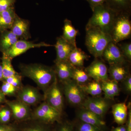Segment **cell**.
I'll list each match as a JSON object with an SVG mask.
<instances>
[{
    "label": "cell",
    "mask_w": 131,
    "mask_h": 131,
    "mask_svg": "<svg viewBox=\"0 0 131 131\" xmlns=\"http://www.w3.org/2000/svg\"><path fill=\"white\" fill-rule=\"evenodd\" d=\"M19 68L21 75L34 81L43 93L57 78L54 68L44 64H21Z\"/></svg>",
    "instance_id": "cell-1"
},
{
    "label": "cell",
    "mask_w": 131,
    "mask_h": 131,
    "mask_svg": "<svg viewBox=\"0 0 131 131\" xmlns=\"http://www.w3.org/2000/svg\"><path fill=\"white\" fill-rule=\"evenodd\" d=\"M93 14L89 20L86 28H98L110 35L117 14L105 3L95 7Z\"/></svg>",
    "instance_id": "cell-2"
},
{
    "label": "cell",
    "mask_w": 131,
    "mask_h": 131,
    "mask_svg": "<svg viewBox=\"0 0 131 131\" xmlns=\"http://www.w3.org/2000/svg\"><path fill=\"white\" fill-rule=\"evenodd\" d=\"M86 30L85 44L88 50L95 58L101 57L107 45L112 41L111 35L94 27Z\"/></svg>",
    "instance_id": "cell-3"
},
{
    "label": "cell",
    "mask_w": 131,
    "mask_h": 131,
    "mask_svg": "<svg viewBox=\"0 0 131 131\" xmlns=\"http://www.w3.org/2000/svg\"><path fill=\"white\" fill-rule=\"evenodd\" d=\"M31 119L53 125L62 120V113L43 101L32 110Z\"/></svg>",
    "instance_id": "cell-4"
},
{
    "label": "cell",
    "mask_w": 131,
    "mask_h": 131,
    "mask_svg": "<svg viewBox=\"0 0 131 131\" xmlns=\"http://www.w3.org/2000/svg\"><path fill=\"white\" fill-rule=\"evenodd\" d=\"M128 13L117 14L115 17L111 35L115 44L129 38L131 34V23Z\"/></svg>",
    "instance_id": "cell-5"
},
{
    "label": "cell",
    "mask_w": 131,
    "mask_h": 131,
    "mask_svg": "<svg viewBox=\"0 0 131 131\" xmlns=\"http://www.w3.org/2000/svg\"><path fill=\"white\" fill-rule=\"evenodd\" d=\"M44 101L62 113L64 107L63 92L57 79L44 93Z\"/></svg>",
    "instance_id": "cell-6"
},
{
    "label": "cell",
    "mask_w": 131,
    "mask_h": 131,
    "mask_svg": "<svg viewBox=\"0 0 131 131\" xmlns=\"http://www.w3.org/2000/svg\"><path fill=\"white\" fill-rule=\"evenodd\" d=\"M5 104L12 111L13 122L20 123L31 119L32 110L30 106L16 99L14 100H7Z\"/></svg>",
    "instance_id": "cell-7"
},
{
    "label": "cell",
    "mask_w": 131,
    "mask_h": 131,
    "mask_svg": "<svg viewBox=\"0 0 131 131\" xmlns=\"http://www.w3.org/2000/svg\"><path fill=\"white\" fill-rule=\"evenodd\" d=\"M63 93L68 102L74 105L82 103L85 100V93L81 86L72 80L62 83Z\"/></svg>",
    "instance_id": "cell-8"
},
{
    "label": "cell",
    "mask_w": 131,
    "mask_h": 131,
    "mask_svg": "<svg viewBox=\"0 0 131 131\" xmlns=\"http://www.w3.org/2000/svg\"><path fill=\"white\" fill-rule=\"evenodd\" d=\"M16 97L30 106L37 105L44 101L43 94L38 88L30 85L23 86L18 91Z\"/></svg>",
    "instance_id": "cell-9"
},
{
    "label": "cell",
    "mask_w": 131,
    "mask_h": 131,
    "mask_svg": "<svg viewBox=\"0 0 131 131\" xmlns=\"http://www.w3.org/2000/svg\"><path fill=\"white\" fill-rule=\"evenodd\" d=\"M109 100L101 97H89L82 105L83 107L103 119L110 107Z\"/></svg>",
    "instance_id": "cell-10"
},
{
    "label": "cell",
    "mask_w": 131,
    "mask_h": 131,
    "mask_svg": "<svg viewBox=\"0 0 131 131\" xmlns=\"http://www.w3.org/2000/svg\"><path fill=\"white\" fill-rule=\"evenodd\" d=\"M51 46H52V45L45 42H42L35 43L32 42L21 39L18 40L10 49L2 54H5L13 60V59L24 54L30 49Z\"/></svg>",
    "instance_id": "cell-11"
},
{
    "label": "cell",
    "mask_w": 131,
    "mask_h": 131,
    "mask_svg": "<svg viewBox=\"0 0 131 131\" xmlns=\"http://www.w3.org/2000/svg\"><path fill=\"white\" fill-rule=\"evenodd\" d=\"M85 70L90 77L92 78L95 81L100 83L108 80L107 67L100 60H95Z\"/></svg>",
    "instance_id": "cell-12"
},
{
    "label": "cell",
    "mask_w": 131,
    "mask_h": 131,
    "mask_svg": "<svg viewBox=\"0 0 131 131\" xmlns=\"http://www.w3.org/2000/svg\"><path fill=\"white\" fill-rule=\"evenodd\" d=\"M110 64L125 63L126 59L116 44L112 41L107 45L102 56Z\"/></svg>",
    "instance_id": "cell-13"
},
{
    "label": "cell",
    "mask_w": 131,
    "mask_h": 131,
    "mask_svg": "<svg viewBox=\"0 0 131 131\" xmlns=\"http://www.w3.org/2000/svg\"><path fill=\"white\" fill-rule=\"evenodd\" d=\"M77 117L82 122L97 127L103 130H107V127L103 119L84 107L77 112Z\"/></svg>",
    "instance_id": "cell-14"
},
{
    "label": "cell",
    "mask_w": 131,
    "mask_h": 131,
    "mask_svg": "<svg viewBox=\"0 0 131 131\" xmlns=\"http://www.w3.org/2000/svg\"><path fill=\"white\" fill-rule=\"evenodd\" d=\"M54 68L57 79L62 83L72 80L73 69V66L68 60L55 61Z\"/></svg>",
    "instance_id": "cell-15"
},
{
    "label": "cell",
    "mask_w": 131,
    "mask_h": 131,
    "mask_svg": "<svg viewBox=\"0 0 131 131\" xmlns=\"http://www.w3.org/2000/svg\"><path fill=\"white\" fill-rule=\"evenodd\" d=\"M54 46L56 51V61L68 60L71 52L77 47L67 42L62 36L57 38L56 43Z\"/></svg>",
    "instance_id": "cell-16"
},
{
    "label": "cell",
    "mask_w": 131,
    "mask_h": 131,
    "mask_svg": "<svg viewBox=\"0 0 131 131\" xmlns=\"http://www.w3.org/2000/svg\"><path fill=\"white\" fill-rule=\"evenodd\" d=\"M29 22L17 15L10 30L18 38L26 40L30 38Z\"/></svg>",
    "instance_id": "cell-17"
},
{
    "label": "cell",
    "mask_w": 131,
    "mask_h": 131,
    "mask_svg": "<svg viewBox=\"0 0 131 131\" xmlns=\"http://www.w3.org/2000/svg\"><path fill=\"white\" fill-rule=\"evenodd\" d=\"M18 124V131H52L53 127V125L31 119Z\"/></svg>",
    "instance_id": "cell-18"
},
{
    "label": "cell",
    "mask_w": 131,
    "mask_h": 131,
    "mask_svg": "<svg viewBox=\"0 0 131 131\" xmlns=\"http://www.w3.org/2000/svg\"><path fill=\"white\" fill-rule=\"evenodd\" d=\"M112 108L115 122L120 125L126 123L128 114V106L126 103H116L112 106Z\"/></svg>",
    "instance_id": "cell-19"
},
{
    "label": "cell",
    "mask_w": 131,
    "mask_h": 131,
    "mask_svg": "<svg viewBox=\"0 0 131 131\" xmlns=\"http://www.w3.org/2000/svg\"><path fill=\"white\" fill-rule=\"evenodd\" d=\"M16 16L14 7L0 12V32L10 30Z\"/></svg>",
    "instance_id": "cell-20"
},
{
    "label": "cell",
    "mask_w": 131,
    "mask_h": 131,
    "mask_svg": "<svg viewBox=\"0 0 131 131\" xmlns=\"http://www.w3.org/2000/svg\"><path fill=\"white\" fill-rule=\"evenodd\" d=\"M1 33L0 51L3 53L10 49L19 38L10 30H6Z\"/></svg>",
    "instance_id": "cell-21"
},
{
    "label": "cell",
    "mask_w": 131,
    "mask_h": 131,
    "mask_svg": "<svg viewBox=\"0 0 131 131\" xmlns=\"http://www.w3.org/2000/svg\"><path fill=\"white\" fill-rule=\"evenodd\" d=\"M125 63L110 64L108 72L112 80L122 81L129 74L128 69L125 65Z\"/></svg>",
    "instance_id": "cell-22"
},
{
    "label": "cell",
    "mask_w": 131,
    "mask_h": 131,
    "mask_svg": "<svg viewBox=\"0 0 131 131\" xmlns=\"http://www.w3.org/2000/svg\"><path fill=\"white\" fill-rule=\"evenodd\" d=\"M101 85L102 91L104 93L105 98L106 99H113L115 96L119 94V89L118 82L114 80H108L102 82Z\"/></svg>",
    "instance_id": "cell-23"
},
{
    "label": "cell",
    "mask_w": 131,
    "mask_h": 131,
    "mask_svg": "<svg viewBox=\"0 0 131 131\" xmlns=\"http://www.w3.org/2000/svg\"><path fill=\"white\" fill-rule=\"evenodd\" d=\"M105 3L117 14L130 13L131 0H106Z\"/></svg>",
    "instance_id": "cell-24"
},
{
    "label": "cell",
    "mask_w": 131,
    "mask_h": 131,
    "mask_svg": "<svg viewBox=\"0 0 131 131\" xmlns=\"http://www.w3.org/2000/svg\"><path fill=\"white\" fill-rule=\"evenodd\" d=\"M64 23L62 37L67 42L77 47L76 38L78 31L73 26L71 21L69 20L66 19Z\"/></svg>",
    "instance_id": "cell-25"
},
{
    "label": "cell",
    "mask_w": 131,
    "mask_h": 131,
    "mask_svg": "<svg viewBox=\"0 0 131 131\" xmlns=\"http://www.w3.org/2000/svg\"><path fill=\"white\" fill-rule=\"evenodd\" d=\"M88 58L86 54L77 47L70 54L68 61L73 66L81 68L83 66L84 61Z\"/></svg>",
    "instance_id": "cell-26"
},
{
    "label": "cell",
    "mask_w": 131,
    "mask_h": 131,
    "mask_svg": "<svg viewBox=\"0 0 131 131\" xmlns=\"http://www.w3.org/2000/svg\"><path fill=\"white\" fill-rule=\"evenodd\" d=\"M12 59L3 54L1 58V63L2 66L3 74V80L8 78L19 74L15 70L12 64Z\"/></svg>",
    "instance_id": "cell-27"
},
{
    "label": "cell",
    "mask_w": 131,
    "mask_h": 131,
    "mask_svg": "<svg viewBox=\"0 0 131 131\" xmlns=\"http://www.w3.org/2000/svg\"><path fill=\"white\" fill-rule=\"evenodd\" d=\"M80 86L85 93L89 94L92 96H98L102 92L100 83L95 81L89 83L86 85H80Z\"/></svg>",
    "instance_id": "cell-28"
},
{
    "label": "cell",
    "mask_w": 131,
    "mask_h": 131,
    "mask_svg": "<svg viewBox=\"0 0 131 131\" xmlns=\"http://www.w3.org/2000/svg\"><path fill=\"white\" fill-rule=\"evenodd\" d=\"M90 77L85 70L81 68L74 67L73 69L72 80L78 84H83L89 81Z\"/></svg>",
    "instance_id": "cell-29"
},
{
    "label": "cell",
    "mask_w": 131,
    "mask_h": 131,
    "mask_svg": "<svg viewBox=\"0 0 131 131\" xmlns=\"http://www.w3.org/2000/svg\"><path fill=\"white\" fill-rule=\"evenodd\" d=\"M12 119V112L9 107L6 104L1 106L0 110V124H9Z\"/></svg>",
    "instance_id": "cell-30"
},
{
    "label": "cell",
    "mask_w": 131,
    "mask_h": 131,
    "mask_svg": "<svg viewBox=\"0 0 131 131\" xmlns=\"http://www.w3.org/2000/svg\"><path fill=\"white\" fill-rule=\"evenodd\" d=\"M2 82V85L1 89L5 96L16 97L20 89L14 86L5 81Z\"/></svg>",
    "instance_id": "cell-31"
},
{
    "label": "cell",
    "mask_w": 131,
    "mask_h": 131,
    "mask_svg": "<svg viewBox=\"0 0 131 131\" xmlns=\"http://www.w3.org/2000/svg\"><path fill=\"white\" fill-rule=\"evenodd\" d=\"M56 124V126L53 127L52 131H75L74 125L68 121L62 120Z\"/></svg>",
    "instance_id": "cell-32"
},
{
    "label": "cell",
    "mask_w": 131,
    "mask_h": 131,
    "mask_svg": "<svg viewBox=\"0 0 131 131\" xmlns=\"http://www.w3.org/2000/svg\"><path fill=\"white\" fill-rule=\"evenodd\" d=\"M75 131H105L98 127L81 121L76 125Z\"/></svg>",
    "instance_id": "cell-33"
},
{
    "label": "cell",
    "mask_w": 131,
    "mask_h": 131,
    "mask_svg": "<svg viewBox=\"0 0 131 131\" xmlns=\"http://www.w3.org/2000/svg\"><path fill=\"white\" fill-rule=\"evenodd\" d=\"M22 76L20 74L12 76L3 80L14 86L21 89L24 86L22 82Z\"/></svg>",
    "instance_id": "cell-34"
},
{
    "label": "cell",
    "mask_w": 131,
    "mask_h": 131,
    "mask_svg": "<svg viewBox=\"0 0 131 131\" xmlns=\"http://www.w3.org/2000/svg\"><path fill=\"white\" fill-rule=\"evenodd\" d=\"M119 49L121 51L125 59L129 61L131 60V43H125L120 45Z\"/></svg>",
    "instance_id": "cell-35"
},
{
    "label": "cell",
    "mask_w": 131,
    "mask_h": 131,
    "mask_svg": "<svg viewBox=\"0 0 131 131\" xmlns=\"http://www.w3.org/2000/svg\"><path fill=\"white\" fill-rule=\"evenodd\" d=\"M18 124L14 122L8 124H0V131H18Z\"/></svg>",
    "instance_id": "cell-36"
},
{
    "label": "cell",
    "mask_w": 131,
    "mask_h": 131,
    "mask_svg": "<svg viewBox=\"0 0 131 131\" xmlns=\"http://www.w3.org/2000/svg\"><path fill=\"white\" fill-rule=\"evenodd\" d=\"M15 0H1L0 12L6 11L11 7H13Z\"/></svg>",
    "instance_id": "cell-37"
},
{
    "label": "cell",
    "mask_w": 131,
    "mask_h": 131,
    "mask_svg": "<svg viewBox=\"0 0 131 131\" xmlns=\"http://www.w3.org/2000/svg\"><path fill=\"white\" fill-rule=\"evenodd\" d=\"M123 81H124V88L125 90L128 93H130L131 91V75L129 74Z\"/></svg>",
    "instance_id": "cell-38"
},
{
    "label": "cell",
    "mask_w": 131,
    "mask_h": 131,
    "mask_svg": "<svg viewBox=\"0 0 131 131\" xmlns=\"http://www.w3.org/2000/svg\"><path fill=\"white\" fill-rule=\"evenodd\" d=\"M88 3L91 9L100 5H103L105 2L106 0H85Z\"/></svg>",
    "instance_id": "cell-39"
},
{
    "label": "cell",
    "mask_w": 131,
    "mask_h": 131,
    "mask_svg": "<svg viewBox=\"0 0 131 131\" xmlns=\"http://www.w3.org/2000/svg\"><path fill=\"white\" fill-rule=\"evenodd\" d=\"M131 108V107H130ZM129 108L128 111V117L126 121V131H131V110Z\"/></svg>",
    "instance_id": "cell-40"
},
{
    "label": "cell",
    "mask_w": 131,
    "mask_h": 131,
    "mask_svg": "<svg viewBox=\"0 0 131 131\" xmlns=\"http://www.w3.org/2000/svg\"><path fill=\"white\" fill-rule=\"evenodd\" d=\"M126 125H121L116 127H113L112 131H126Z\"/></svg>",
    "instance_id": "cell-41"
},
{
    "label": "cell",
    "mask_w": 131,
    "mask_h": 131,
    "mask_svg": "<svg viewBox=\"0 0 131 131\" xmlns=\"http://www.w3.org/2000/svg\"><path fill=\"white\" fill-rule=\"evenodd\" d=\"M7 101V100L6 98V96L3 93L0 88V105L6 103Z\"/></svg>",
    "instance_id": "cell-42"
},
{
    "label": "cell",
    "mask_w": 131,
    "mask_h": 131,
    "mask_svg": "<svg viewBox=\"0 0 131 131\" xmlns=\"http://www.w3.org/2000/svg\"><path fill=\"white\" fill-rule=\"evenodd\" d=\"M3 80L2 66L1 61H0V81H2Z\"/></svg>",
    "instance_id": "cell-43"
},
{
    "label": "cell",
    "mask_w": 131,
    "mask_h": 131,
    "mask_svg": "<svg viewBox=\"0 0 131 131\" xmlns=\"http://www.w3.org/2000/svg\"><path fill=\"white\" fill-rule=\"evenodd\" d=\"M1 106H0V110H1Z\"/></svg>",
    "instance_id": "cell-44"
},
{
    "label": "cell",
    "mask_w": 131,
    "mask_h": 131,
    "mask_svg": "<svg viewBox=\"0 0 131 131\" xmlns=\"http://www.w3.org/2000/svg\"><path fill=\"white\" fill-rule=\"evenodd\" d=\"M0 1H1V0H0Z\"/></svg>",
    "instance_id": "cell-45"
}]
</instances>
